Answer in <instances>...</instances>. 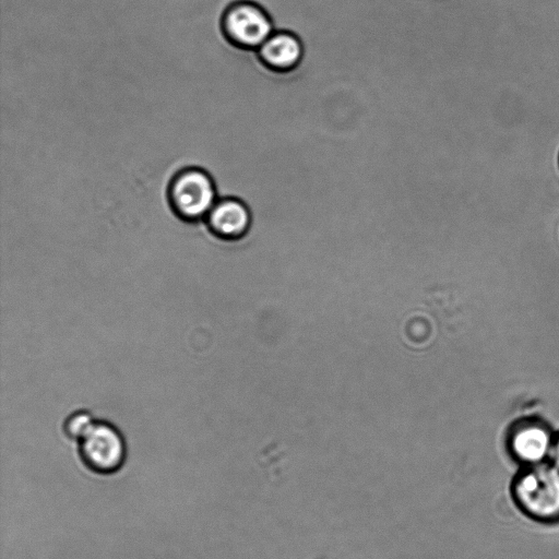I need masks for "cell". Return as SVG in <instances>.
Returning a JSON list of instances; mask_svg holds the SVG:
<instances>
[{
  "instance_id": "obj_8",
  "label": "cell",
  "mask_w": 559,
  "mask_h": 559,
  "mask_svg": "<svg viewBox=\"0 0 559 559\" xmlns=\"http://www.w3.org/2000/svg\"><path fill=\"white\" fill-rule=\"evenodd\" d=\"M96 420L86 411L70 414L63 423L64 435L76 442L81 441L95 425Z\"/></svg>"
},
{
  "instance_id": "obj_4",
  "label": "cell",
  "mask_w": 559,
  "mask_h": 559,
  "mask_svg": "<svg viewBox=\"0 0 559 559\" xmlns=\"http://www.w3.org/2000/svg\"><path fill=\"white\" fill-rule=\"evenodd\" d=\"M83 464L98 475H111L123 466L127 444L119 429L107 423L97 421L88 433L78 442Z\"/></svg>"
},
{
  "instance_id": "obj_1",
  "label": "cell",
  "mask_w": 559,
  "mask_h": 559,
  "mask_svg": "<svg viewBox=\"0 0 559 559\" xmlns=\"http://www.w3.org/2000/svg\"><path fill=\"white\" fill-rule=\"evenodd\" d=\"M512 495L531 519L543 523L559 521V469L552 464L525 466L513 480Z\"/></svg>"
},
{
  "instance_id": "obj_6",
  "label": "cell",
  "mask_w": 559,
  "mask_h": 559,
  "mask_svg": "<svg viewBox=\"0 0 559 559\" xmlns=\"http://www.w3.org/2000/svg\"><path fill=\"white\" fill-rule=\"evenodd\" d=\"M552 438L540 424L528 423L516 427L509 439V451L519 463L531 466L545 462L549 456Z\"/></svg>"
},
{
  "instance_id": "obj_7",
  "label": "cell",
  "mask_w": 559,
  "mask_h": 559,
  "mask_svg": "<svg viewBox=\"0 0 559 559\" xmlns=\"http://www.w3.org/2000/svg\"><path fill=\"white\" fill-rule=\"evenodd\" d=\"M261 61L276 71L296 68L304 53L300 39L293 33L275 31L257 50Z\"/></svg>"
},
{
  "instance_id": "obj_10",
  "label": "cell",
  "mask_w": 559,
  "mask_h": 559,
  "mask_svg": "<svg viewBox=\"0 0 559 559\" xmlns=\"http://www.w3.org/2000/svg\"><path fill=\"white\" fill-rule=\"evenodd\" d=\"M316 559H328V557H325V556H320V557H318V558H316Z\"/></svg>"
},
{
  "instance_id": "obj_3",
  "label": "cell",
  "mask_w": 559,
  "mask_h": 559,
  "mask_svg": "<svg viewBox=\"0 0 559 559\" xmlns=\"http://www.w3.org/2000/svg\"><path fill=\"white\" fill-rule=\"evenodd\" d=\"M218 26L226 43L243 50H258L275 32L269 13L250 0L229 1L219 15Z\"/></svg>"
},
{
  "instance_id": "obj_5",
  "label": "cell",
  "mask_w": 559,
  "mask_h": 559,
  "mask_svg": "<svg viewBox=\"0 0 559 559\" xmlns=\"http://www.w3.org/2000/svg\"><path fill=\"white\" fill-rule=\"evenodd\" d=\"M205 223L210 231L217 238L235 241L247 235L252 226V213L245 201L237 197L218 198Z\"/></svg>"
},
{
  "instance_id": "obj_2",
  "label": "cell",
  "mask_w": 559,
  "mask_h": 559,
  "mask_svg": "<svg viewBox=\"0 0 559 559\" xmlns=\"http://www.w3.org/2000/svg\"><path fill=\"white\" fill-rule=\"evenodd\" d=\"M217 199L213 177L200 167L178 170L168 183V204L175 215L186 222L205 219Z\"/></svg>"
},
{
  "instance_id": "obj_9",
  "label": "cell",
  "mask_w": 559,
  "mask_h": 559,
  "mask_svg": "<svg viewBox=\"0 0 559 559\" xmlns=\"http://www.w3.org/2000/svg\"><path fill=\"white\" fill-rule=\"evenodd\" d=\"M549 457L551 460V464L559 469V436L552 442Z\"/></svg>"
}]
</instances>
